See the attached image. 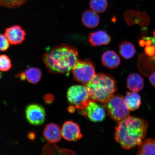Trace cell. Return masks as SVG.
Wrapping results in <instances>:
<instances>
[{
  "instance_id": "cell-30",
  "label": "cell",
  "mask_w": 155,
  "mask_h": 155,
  "mask_svg": "<svg viewBox=\"0 0 155 155\" xmlns=\"http://www.w3.org/2000/svg\"><path fill=\"white\" fill-rule=\"evenodd\" d=\"M139 44L141 46H144L146 45V42L144 40H141L139 41Z\"/></svg>"
},
{
  "instance_id": "cell-8",
  "label": "cell",
  "mask_w": 155,
  "mask_h": 155,
  "mask_svg": "<svg viewBox=\"0 0 155 155\" xmlns=\"http://www.w3.org/2000/svg\"><path fill=\"white\" fill-rule=\"evenodd\" d=\"M80 112L82 115L94 122L103 121L106 117L104 108L93 100L89 102L84 109L80 110Z\"/></svg>"
},
{
  "instance_id": "cell-27",
  "label": "cell",
  "mask_w": 155,
  "mask_h": 155,
  "mask_svg": "<svg viewBox=\"0 0 155 155\" xmlns=\"http://www.w3.org/2000/svg\"><path fill=\"white\" fill-rule=\"evenodd\" d=\"M15 77L21 81H25L26 80V77H25L24 71H21V72L18 73V74H17L16 75V76Z\"/></svg>"
},
{
  "instance_id": "cell-22",
  "label": "cell",
  "mask_w": 155,
  "mask_h": 155,
  "mask_svg": "<svg viewBox=\"0 0 155 155\" xmlns=\"http://www.w3.org/2000/svg\"><path fill=\"white\" fill-rule=\"evenodd\" d=\"M12 66L11 60L8 56L5 54L0 55V71H8Z\"/></svg>"
},
{
  "instance_id": "cell-12",
  "label": "cell",
  "mask_w": 155,
  "mask_h": 155,
  "mask_svg": "<svg viewBox=\"0 0 155 155\" xmlns=\"http://www.w3.org/2000/svg\"><path fill=\"white\" fill-rule=\"evenodd\" d=\"M89 41L93 46H100L109 44L111 38L104 31L98 30L89 35Z\"/></svg>"
},
{
  "instance_id": "cell-18",
  "label": "cell",
  "mask_w": 155,
  "mask_h": 155,
  "mask_svg": "<svg viewBox=\"0 0 155 155\" xmlns=\"http://www.w3.org/2000/svg\"><path fill=\"white\" fill-rule=\"evenodd\" d=\"M119 53L125 59H129L133 57L136 53L134 45L131 42L124 40L120 45Z\"/></svg>"
},
{
  "instance_id": "cell-5",
  "label": "cell",
  "mask_w": 155,
  "mask_h": 155,
  "mask_svg": "<svg viewBox=\"0 0 155 155\" xmlns=\"http://www.w3.org/2000/svg\"><path fill=\"white\" fill-rule=\"evenodd\" d=\"M106 109L110 117L119 122L129 116L130 110L121 95L113 96L106 103Z\"/></svg>"
},
{
  "instance_id": "cell-32",
  "label": "cell",
  "mask_w": 155,
  "mask_h": 155,
  "mask_svg": "<svg viewBox=\"0 0 155 155\" xmlns=\"http://www.w3.org/2000/svg\"><path fill=\"white\" fill-rule=\"evenodd\" d=\"M2 77V74L1 72H0V79H1V78Z\"/></svg>"
},
{
  "instance_id": "cell-3",
  "label": "cell",
  "mask_w": 155,
  "mask_h": 155,
  "mask_svg": "<svg viewBox=\"0 0 155 155\" xmlns=\"http://www.w3.org/2000/svg\"><path fill=\"white\" fill-rule=\"evenodd\" d=\"M86 87L92 100L104 104L110 100L117 90L115 79L102 73L96 74Z\"/></svg>"
},
{
  "instance_id": "cell-16",
  "label": "cell",
  "mask_w": 155,
  "mask_h": 155,
  "mask_svg": "<svg viewBox=\"0 0 155 155\" xmlns=\"http://www.w3.org/2000/svg\"><path fill=\"white\" fill-rule=\"evenodd\" d=\"M125 100L128 108L130 110L134 111L140 107L141 98L137 92H128L126 93Z\"/></svg>"
},
{
  "instance_id": "cell-15",
  "label": "cell",
  "mask_w": 155,
  "mask_h": 155,
  "mask_svg": "<svg viewBox=\"0 0 155 155\" xmlns=\"http://www.w3.org/2000/svg\"><path fill=\"white\" fill-rule=\"evenodd\" d=\"M82 20L85 26L92 28H96L99 24L100 17L97 13L92 10H88L83 13Z\"/></svg>"
},
{
  "instance_id": "cell-14",
  "label": "cell",
  "mask_w": 155,
  "mask_h": 155,
  "mask_svg": "<svg viewBox=\"0 0 155 155\" xmlns=\"http://www.w3.org/2000/svg\"><path fill=\"white\" fill-rule=\"evenodd\" d=\"M127 86L131 91L139 92L144 88V79L138 73H131L127 77Z\"/></svg>"
},
{
  "instance_id": "cell-6",
  "label": "cell",
  "mask_w": 155,
  "mask_h": 155,
  "mask_svg": "<svg viewBox=\"0 0 155 155\" xmlns=\"http://www.w3.org/2000/svg\"><path fill=\"white\" fill-rule=\"evenodd\" d=\"M67 97L70 103L80 110L84 109L92 100L86 86L83 85H74L70 87L67 91Z\"/></svg>"
},
{
  "instance_id": "cell-11",
  "label": "cell",
  "mask_w": 155,
  "mask_h": 155,
  "mask_svg": "<svg viewBox=\"0 0 155 155\" xmlns=\"http://www.w3.org/2000/svg\"><path fill=\"white\" fill-rule=\"evenodd\" d=\"M43 136L46 140L50 143L57 142L61 140L62 137L61 130L55 124H48L44 129Z\"/></svg>"
},
{
  "instance_id": "cell-24",
  "label": "cell",
  "mask_w": 155,
  "mask_h": 155,
  "mask_svg": "<svg viewBox=\"0 0 155 155\" xmlns=\"http://www.w3.org/2000/svg\"><path fill=\"white\" fill-rule=\"evenodd\" d=\"M145 53L149 57H152L155 55V48L153 45H146L144 49Z\"/></svg>"
},
{
  "instance_id": "cell-13",
  "label": "cell",
  "mask_w": 155,
  "mask_h": 155,
  "mask_svg": "<svg viewBox=\"0 0 155 155\" xmlns=\"http://www.w3.org/2000/svg\"><path fill=\"white\" fill-rule=\"evenodd\" d=\"M102 61L104 66L108 68H116L120 63V59L118 54L113 50L104 52L102 56Z\"/></svg>"
},
{
  "instance_id": "cell-28",
  "label": "cell",
  "mask_w": 155,
  "mask_h": 155,
  "mask_svg": "<svg viewBox=\"0 0 155 155\" xmlns=\"http://www.w3.org/2000/svg\"><path fill=\"white\" fill-rule=\"evenodd\" d=\"M150 82L153 86L155 87V71L149 77Z\"/></svg>"
},
{
  "instance_id": "cell-1",
  "label": "cell",
  "mask_w": 155,
  "mask_h": 155,
  "mask_svg": "<svg viewBox=\"0 0 155 155\" xmlns=\"http://www.w3.org/2000/svg\"><path fill=\"white\" fill-rule=\"evenodd\" d=\"M148 126V122L143 118L128 116L116 126L115 140L125 150L139 146L146 136Z\"/></svg>"
},
{
  "instance_id": "cell-23",
  "label": "cell",
  "mask_w": 155,
  "mask_h": 155,
  "mask_svg": "<svg viewBox=\"0 0 155 155\" xmlns=\"http://www.w3.org/2000/svg\"><path fill=\"white\" fill-rule=\"evenodd\" d=\"M10 43L5 35L0 34V51H6L9 48Z\"/></svg>"
},
{
  "instance_id": "cell-20",
  "label": "cell",
  "mask_w": 155,
  "mask_h": 155,
  "mask_svg": "<svg viewBox=\"0 0 155 155\" xmlns=\"http://www.w3.org/2000/svg\"><path fill=\"white\" fill-rule=\"evenodd\" d=\"M90 6L91 9L95 12H104L108 7L107 0H91Z\"/></svg>"
},
{
  "instance_id": "cell-21",
  "label": "cell",
  "mask_w": 155,
  "mask_h": 155,
  "mask_svg": "<svg viewBox=\"0 0 155 155\" xmlns=\"http://www.w3.org/2000/svg\"><path fill=\"white\" fill-rule=\"evenodd\" d=\"M28 0H0V7L13 8L24 5Z\"/></svg>"
},
{
  "instance_id": "cell-29",
  "label": "cell",
  "mask_w": 155,
  "mask_h": 155,
  "mask_svg": "<svg viewBox=\"0 0 155 155\" xmlns=\"http://www.w3.org/2000/svg\"><path fill=\"white\" fill-rule=\"evenodd\" d=\"M153 36L154 37H149L151 41H152L153 45L155 48V30L153 32Z\"/></svg>"
},
{
  "instance_id": "cell-19",
  "label": "cell",
  "mask_w": 155,
  "mask_h": 155,
  "mask_svg": "<svg viewBox=\"0 0 155 155\" xmlns=\"http://www.w3.org/2000/svg\"><path fill=\"white\" fill-rule=\"evenodd\" d=\"M138 155H155V139H145L139 145Z\"/></svg>"
},
{
  "instance_id": "cell-4",
  "label": "cell",
  "mask_w": 155,
  "mask_h": 155,
  "mask_svg": "<svg viewBox=\"0 0 155 155\" xmlns=\"http://www.w3.org/2000/svg\"><path fill=\"white\" fill-rule=\"evenodd\" d=\"M71 71L75 80L83 85H86L96 75L94 64L89 59H78Z\"/></svg>"
},
{
  "instance_id": "cell-7",
  "label": "cell",
  "mask_w": 155,
  "mask_h": 155,
  "mask_svg": "<svg viewBox=\"0 0 155 155\" xmlns=\"http://www.w3.org/2000/svg\"><path fill=\"white\" fill-rule=\"evenodd\" d=\"M27 120L33 125H40L45 121L46 112L42 106L36 104H28L25 110Z\"/></svg>"
},
{
  "instance_id": "cell-25",
  "label": "cell",
  "mask_w": 155,
  "mask_h": 155,
  "mask_svg": "<svg viewBox=\"0 0 155 155\" xmlns=\"http://www.w3.org/2000/svg\"><path fill=\"white\" fill-rule=\"evenodd\" d=\"M44 98L46 103L49 104L53 101V97L51 94H47L45 96Z\"/></svg>"
},
{
  "instance_id": "cell-17",
  "label": "cell",
  "mask_w": 155,
  "mask_h": 155,
  "mask_svg": "<svg viewBox=\"0 0 155 155\" xmlns=\"http://www.w3.org/2000/svg\"><path fill=\"white\" fill-rule=\"evenodd\" d=\"M26 80L31 84H35L39 82L41 79L42 73L38 68L31 67L24 71Z\"/></svg>"
},
{
  "instance_id": "cell-9",
  "label": "cell",
  "mask_w": 155,
  "mask_h": 155,
  "mask_svg": "<svg viewBox=\"0 0 155 155\" xmlns=\"http://www.w3.org/2000/svg\"><path fill=\"white\" fill-rule=\"evenodd\" d=\"M4 35L10 44L17 45L22 44L24 41L26 32L21 26L15 25L6 29Z\"/></svg>"
},
{
  "instance_id": "cell-26",
  "label": "cell",
  "mask_w": 155,
  "mask_h": 155,
  "mask_svg": "<svg viewBox=\"0 0 155 155\" xmlns=\"http://www.w3.org/2000/svg\"><path fill=\"white\" fill-rule=\"evenodd\" d=\"M27 136H28V139L31 141H34L36 139V134L34 131L29 132Z\"/></svg>"
},
{
  "instance_id": "cell-10",
  "label": "cell",
  "mask_w": 155,
  "mask_h": 155,
  "mask_svg": "<svg viewBox=\"0 0 155 155\" xmlns=\"http://www.w3.org/2000/svg\"><path fill=\"white\" fill-rule=\"evenodd\" d=\"M61 133L64 138L69 141L78 140L82 137L79 126L72 121H67L64 123Z\"/></svg>"
},
{
  "instance_id": "cell-31",
  "label": "cell",
  "mask_w": 155,
  "mask_h": 155,
  "mask_svg": "<svg viewBox=\"0 0 155 155\" xmlns=\"http://www.w3.org/2000/svg\"><path fill=\"white\" fill-rule=\"evenodd\" d=\"M74 107H73V106H71V107H69V112H73L74 110Z\"/></svg>"
},
{
  "instance_id": "cell-2",
  "label": "cell",
  "mask_w": 155,
  "mask_h": 155,
  "mask_svg": "<svg viewBox=\"0 0 155 155\" xmlns=\"http://www.w3.org/2000/svg\"><path fill=\"white\" fill-rule=\"evenodd\" d=\"M78 58L77 48L66 44L52 48L42 56L46 68L53 74H68Z\"/></svg>"
}]
</instances>
